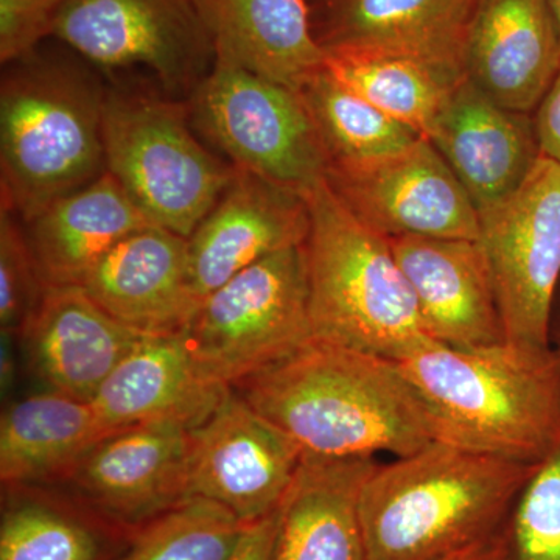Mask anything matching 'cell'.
<instances>
[{"label": "cell", "mask_w": 560, "mask_h": 560, "mask_svg": "<svg viewBox=\"0 0 560 560\" xmlns=\"http://www.w3.org/2000/svg\"><path fill=\"white\" fill-rule=\"evenodd\" d=\"M313 340L400 361L436 342L388 238L361 223L327 180L305 194Z\"/></svg>", "instance_id": "5b68a950"}, {"label": "cell", "mask_w": 560, "mask_h": 560, "mask_svg": "<svg viewBox=\"0 0 560 560\" xmlns=\"http://www.w3.org/2000/svg\"><path fill=\"white\" fill-rule=\"evenodd\" d=\"M308 5H312V3L318 2V0H307Z\"/></svg>", "instance_id": "74e56055"}, {"label": "cell", "mask_w": 560, "mask_h": 560, "mask_svg": "<svg viewBox=\"0 0 560 560\" xmlns=\"http://www.w3.org/2000/svg\"><path fill=\"white\" fill-rule=\"evenodd\" d=\"M477 0H318L315 38L324 51L399 55L464 80V40Z\"/></svg>", "instance_id": "2e32d148"}, {"label": "cell", "mask_w": 560, "mask_h": 560, "mask_svg": "<svg viewBox=\"0 0 560 560\" xmlns=\"http://www.w3.org/2000/svg\"><path fill=\"white\" fill-rule=\"evenodd\" d=\"M230 388L201 371L180 334H149L110 372L91 404L113 430L154 420L194 429Z\"/></svg>", "instance_id": "44dd1931"}, {"label": "cell", "mask_w": 560, "mask_h": 560, "mask_svg": "<svg viewBox=\"0 0 560 560\" xmlns=\"http://www.w3.org/2000/svg\"><path fill=\"white\" fill-rule=\"evenodd\" d=\"M324 54V68L335 79L422 138H429L453 88L463 81L399 55L359 50Z\"/></svg>", "instance_id": "4316f807"}, {"label": "cell", "mask_w": 560, "mask_h": 560, "mask_svg": "<svg viewBox=\"0 0 560 560\" xmlns=\"http://www.w3.org/2000/svg\"><path fill=\"white\" fill-rule=\"evenodd\" d=\"M62 0H0V61L22 60L54 36Z\"/></svg>", "instance_id": "1f68e13d"}, {"label": "cell", "mask_w": 560, "mask_h": 560, "mask_svg": "<svg viewBox=\"0 0 560 560\" xmlns=\"http://www.w3.org/2000/svg\"><path fill=\"white\" fill-rule=\"evenodd\" d=\"M110 431L90 400L57 390L9 401L0 418L2 486L58 485Z\"/></svg>", "instance_id": "d4e9b609"}, {"label": "cell", "mask_w": 560, "mask_h": 560, "mask_svg": "<svg viewBox=\"0 0 560 560\" xmlns=\"http://www.w3.org/2000/svg\"><path fill=\"white\" fill-rule=\"evenodd\" d=\"M187 106L234 167L301 194L326 180L329 161L300 92L217 60Z\"/></svg>", "instance_id": "ba28073f"}, {"label": "cell", "mask_w": 560, "mask_h": 560, "mask_svg": "<svg viewBox=\"0 0 560 560\" xmlns=\"http://www.w3.org/2000/svg\"><path fill=\"white\" fill-rule=\"evenodd\" d=\"M434 441L537 464L560 442V364L555 350L431 342L397 361Z\"/></svg>", "instance_id": "3957f363"}, {"label": "cell", "mask_w": 560, "mask_h": 560, "mask_svg": "<svg viewBox=\"0 0 560 560\" xmlns=\"http://www.w3.org/2000/svg\"><path fill=\"white\" fill-rule=\"evenodd\" d=\"M427 139L478 212L517 190L541 156L533 114L504 108L467 79L453 88Z\"/></svg>", "instance_id": "ac0fdd59"}, {"label": "cell", "mask_w": 560, "mask_h": 560, "mask_svg": "<svg viewBox=\"0 0 560 560\" xmlns=\"http://www.w3.org/2000/svg\"><path fill=\"white\" fill-rule=\"evenodd\" d=\"M533 117L541 156L560 165V70Z\"/></svg>", "instance_id": "d6a6232c"}, {"label": "cell", "mask_w": 560, "mask_h": 560, "mask_svg": "<svg viewBox=\"0 0 560 560\" xmlns=\"http://www.w3.org/2000/svg\"><path fill=\"white\" fill-rule=\"evenodd\" d=\"M304 451L289 434L228 389L190 429V497L215 501L245 525L279 510Z\"/></svg>", "instance_id": "7c38bea8"}, {"label": "cell", "mask_w": 560, "mask_h": 560, "mask_svg": "<svg viewBox=\"0 0 560 560\" xmlns=\"http://www.w3.org/2000/svg\"><path fill=\"white\" fill-rule=\"evenodd\" d=\"M536 464L433 441L375 467L360 493L370 560H442L499 534Z\"/></svg>", "instance_id": "7a4b0ae2"}, {"label": "cell", "mask_w": 560, "mask_h": 560, "mask_svg": "<svg viewBox=\"0 0 560 560\" xmlns=\"http://www.w3.org/2000/svg\"><path fill=\"white\" fill-rule=\"evenodd\" d=\"M145 335L113 318L81 287H47L20 346L28 372L47 389L91 401Z\"/></svg>", "instance_id": "d6986e66"}, {"label": "cell", "mask_w": 560, "mask_h": 560, "mask_svg": "<svg viewBox=\"0 0 560 560\" xmlns=\"http://www.w3.org/2000/svg\"><path fill=\"white\" fill-rule=\"evenodd\" d=\"M464 75L504 108L534 114L560 70V33L548 0H477Z\"/></svg>", "instance_id": "e0dca14e"}, {"label": "cell", "mask_w": 560, "mask_h": 560, "mask_svg": "<svg viewBox=\"0 0 560 560\" xmlns=\"http://www.w3.org/2000/svg\"><path fill=\"white\" fill-rule=\"evenodd\" d=\"M190 429L173 420L110 431L55 488L131 530L190 499Z\"/></svg>", "instance_id": "4fadbf2b"}, {"label": "cell", "mask_w": 560, "mask_h": 560, "mask_svg": "<svg viewBox=\"0 0 560 560\" xmlns=\"http://www.w3.org/2000/svg\"><path fill=\"white\" fill-rule=\"evenodd\" d=\"M105 90L69 55L11 62L0 83V206L21 221L106 172Z\"/></svg>", "instance_id": "277c9868"}, {"label": "cell", "mask_w": 560, "mask_h": 560, "mask_svg": "<svg viewBox=\"0 0 560 560\" xmlns=\"http://www.w3.org/2000/svg\"><path fill=\"white\" fill-rule=\"evenodd\" d=\"M308 230L305 194L237 168L220 200L187 238L195 300H205L265 257L304 245Z\"/></svg>", "instance_id": "5bb4252c"}, {"label": "cell", "mask_w": 560, "mask_h": 560, "mask_svg": "<svg viewBox=\"0 0 560 560\" xmlns=\"http://www.w3.org/2000/svg\"><path fill=\"white\" fill-rule=\"evenodd\" d=\"M478 217L508 345L547 352L560 287V165L540 156L517 190Z\"/></svg>", "instance_id": "9c48e42d"}, {"label": "cell", "mask_w": 560, "mask_h": 560, "mask_svg": "<svg viewBox=\"0 0 560 560\" xmlns=\"http://www.w3.org/2000/svg\"><path fill=\"white\" fill-rule=\"evenodd\" d=\"M500 534L503 560H560V442L534 466Z\"/></svg>", "instance_id": "f546056e"}, {"label": "cell", "mask_w": 560, "mask_h": 560, "mask_svg": "<svg viewBox=\"0 0 560 560\" xmlns=\"http://www.w3.org/2000/svg\"><path fill=\"white\" fill-rule=\"evenodd\" d=\"M22 224L46 287H79L117 243L151 226L108 172Z\"/></svg>", "instance_id": "cb8c5ba5"}, {"label": "cell", "mask_w": 560, "mask_h": 560, "mask_svg": "<svg viewBox=\"0 0 560 560\" xmlns=\"http://www.w3.org/2000/svg\"><path fill=\"white\" fill-rule=\"evenodd\" d=\"M298 92L311 113L329 168L377 161L422 138L349 90L326 68L313 73Z\"/></svg>", "instance_id": "83f0119b"}, {"label": "cell", "mask_w": 560, "mask_h": 560, "mask_svg": "<svg viewBox=\"0 0 560 560\" xmlns=\"http://www.w3.org/2000/svg\"><path fill=\"white\" fill-rule=\"evenodd\" d=\"M180 337L206 375L232 386L313 340L304 245L279 250L198 302Z\"/></svg>", "instance_id": "52a82bcc"}, {"label": "cell", "mask_w": 560, "mask_h": 560, "mask_svg": "<svg viewBox=\"0 0 560 560\" xmlns=\"http://www.w3.org/2000/svg\"><path fill=\"white\" fill-rule=\"evenodd\" d=\"M320 458H394L434 441L422 401L397 361L312 340L231 386Z\"/></svg>", "instance_id": "6da1fadb"}, {"label": "cell", "mask_w": 560, "mask_h": 560, "mask_svg": "<svg viewBox=\"0 0 560 560\" xmlns=\"http://www.w3.org/2000/svg\"><path fill=\"white\" fill-rule=\"evenodd\" d=\"M106 172L153 226L189 238L234 179L194 135L187 102L153 90L105 91Z\"/></svg>", "instance_id": "8992f818"}, {"label": "cell", "mask_w": 560, "mask_h": 560, "mask_svg": "<svg viewBox=\"0 0 560 560\" xmlns=\"http://www.w3.org/2000/svg\"><path fill=\"white\" fill-rule=\"evenodd\" d=\"M246 526L215 501L190 497L132 529L114 560H230Z\"/></svg>", "instance_id": "f1b7e54d"}, {"label": "cell", "mask_w": 560, "mask_h": 560, "mask_svg": "<svg viewBox=\"0 0 560 560\" xmlns=\"http://www.w3.org/2000/svg\"><path fill=\"white\" fill-rule=\"evenodd\" d=\"M551 349L555 350L560 364V287L558 298H556L555 312H552Z\"/></svg>", "instance_id": "d590c367"}, {"label": "cell", "mask_w": 560, "mask_h": 560, "mask_svg": "<svg viewBox=\"0 0 560 560\" xmlns=\"http://www.w3.org/2000/svg\"><path fill=\"white\" fill-rule=\"evenodd\" d=\"M548 5H550L552 16H555L560 33V0H548Z\"/></svg>", "instance_id": "8d00e7d4"}, {"label": "cell", "mask_w": 560, "mask_h": 560, "mask_svg": "<svg viewBox=\"0 0 560 560\" xmlns=\"http://www.w3.org/2000/svg\"><path fill=\"white\" fill-rule=\"evenodd\" d=\"M79 287L113 318L142 334H180L198 305L187 238L153 224L117 243Z\"/></svg>", "instance_id": "ffe728a7"}, {"label": "cell", "mask_w": 560, "mask_h": 560, "mask_svg": "<svg viewBox=\"0 0 560 560\" xmlns=\"http://www.w3.org/2000/svg\"><path fill=\"white\" fill-rule=\"evenodd\" d=\"M326 180L361 223L388 241H480L477 206L427 138L377 161L330 167Z\"/></svg>", "instance_id": "8fae6325"}, {"label": "cell", "mask_w": 560, "mask_h": 560, "mask_svg": "<svg viewBox=\"0 0 560 560\" xmlns=\"http://www.w3.org/2000/svg\"><path fill=\"white\" fill-rule=\"evenodd\" d=\"M130 536L55 486H2L0 560H114Z\"/></svg>", "instance_id": "484cf974"}, {"label": "cell", "mask_w": 560, "mask_h": 560, "mask_svg": "<svg viewBox=\"0 0 560 560\" xmlns=\"http://www.w3.org/2000/svg\"><path fill=\"white\" fill-rule=\"evenodd\" d=\"M434 341L456 349L503 345V318L488 254L469 238H389Z\"/></svg>", "instance_id": "9a60e30c"}, {"label": "cell", "mask_w": 560, "mask_h": 560, "mask_svg": "<svg viewBox=\"0 0 560 560\" xmlns=\"http://www.w3.org/2000/svg\"><path fill=\"white\" fill-rule=\"evenodd\" d=\"M377 458L307 455L279 508L272 560H370L360 523V493Z\"/></svg>", "instance_id": "7402d4cb"}, {"label": "cell", "mask_w": 560, "mask_h": 560, "mask_svg": "<svg viewBox=\"0 0 560 560\" xmlns=\"http://www.w3.org/2000/svg\"><path fill=\"white\" fill-rule=\"evenodd\" d=\"M47 287L33 257L24 224L0 206V329L20 340L38 312Z\"/></svg>", "instance_id": "4dcf8cb0"}, {"label": "cell", "mask_w": 560, "mask_h": 560, "mask_svg": "<svg viewBox=\"0 0 560 560\" xmlns=\"http://www.w3.org/2000/svg\"><path fill=\"white\" fill-rule=\"evenodd\" d=\"M442 560H503V547H501V534L490 537V539L474 545L467 550L456 552L451 558Z\"/></svg>", "instance_id": "e575fe53"}, {"label": "cell", "mask_w": 560, "mask_h": 560, "mask_svg": "<svg viewBox=\"0 0 560 560\" xmlns=\"http://www.w3.org/2000/svg\"><path fill=\"white\" fill-rule=\"evenodd\" d=\"M279 530V510L249 523L230 560H272Z\"/></svg>", "instance_id": "836d02e7"}, {"label": "cell", "mask_w": 560, "mask_h": 560, "mask_svg": "<svg viewBox=\"0 0 560 560\" xmlns=\"http://www.w3.org/2000/svg\"><path fill=\"white\" fill-rule=\"evenodd\" d=\"M54 38L95 68L143 69L189 98L217 61L195 0H62Z\"/></svg>", "instance_id": "30bf717a"}, {"label": "cell", "mask_w": 560, "mask_h": 560, "mask_svg": "<svg viewBox=\"0 0 560 560\" xmlns=\"http://www.w3.org/2000/svg\"><path fill=\"white\" fill-rule=\"evenodd\" d=\"M217 60L300 91L324 68L307 0H195Z\"/></svg>", "instance_id": "603a6c76"}]
</instances>
